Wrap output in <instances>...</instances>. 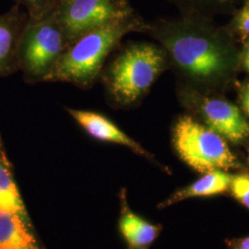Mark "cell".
<instances>
[{
	"mask_svg": "<svg viewBox=\"0 0 249 249\" xmlns=\"http://www.w3.org/2000/svg\"><path fill=\"white\" fill-rule=\"evenodd\" d=\"M245 65L249 71V45H248L246 49V53H245Z\"/></svg>",
	"mask_w": 249,
	"mask_h": 249,
	"instance_id": "cell-19",
	"label": "cell"
},
{
	"mask_svg": "<svg viewBox=\"0 0 249 249\" xmlns=\"http://www.w3.org/2000/svg\"><path fill=\"white\" fill-rule=\"evenodd\" d=\"M69 45L54 8L44 18H28L18 48V71L27 84L45 82Z\"/></svg>",
	"mask_w": 249,
	"mask_h": 249,
	"instance_id": "cell-3",
	"label": "cell"
},
{
	"mask_svg": "<svg viewBox=\"0 0 249 249\" xmlns=\"http://www.w3.org/2000/svg\"><path fill=\"white\" fill-rule=\"evenodd\" d=\"M201 112L207 125L229 142L239 145L249 141V124L239 109L221 99H205Z\"/></svg>",
	"mask_w": 249,
	"mask_h": 249,
	"instance_id": "cell-8",
	"label": "cell"
},
{
	"mask_svg": "<svg viewBox=\"0 0 249 249\" xmlns=\"http://www.w3.org/2000/svg\"><path fill=\"white\" fill-rule=\"evenodd\" d=\"M167 67V53L152 44L119 46L100 75L107 104L126 109L138 103Z\"/></svg>",
	"mask_w": 249,
	"mask_h": 249,
	"instance_id": "cell-2",
	"label": "cell"
},
{
	"mask_svg": "<svg viewBox=\"0 0 249 249\" xmlns=\"http://www.w3.org/2000/svg\"><path fill=\"white\" fill-rule=\"evenodd\" d=\"M147 30L148 23L134 12L89 31L69 45L45 82H66L81 89H91L124 36Z\"/></svg>",
	"mask_w": 249,
	"mask_h": 249,
	"instance_id": "cell-1",
	"label": "cell"
},
{
	"mask_svg": "<svg viewBox=\"0 0 249 249\" xmlns=\"http://www.w3.org/2000/svg\"><path fill=\"white\" fill-rule=\"evenodd\" d=\"M231 178V174L222 170L205 173L201 178L186 187L179 188L162 200L158 204V209H165L189 198L229 195Z\"/></svg>",
	"mask_w": 249,
	"mask_h": 249,
	"instance_id": "cell-11",
	"label": "cell"
},
{
	"mask_svg": "<svg viewBox=\"0 0 249 249\" xmlns=\"http://www.w3.org/2000/svg\"><path fill=\"white\" fill-rule=\"evenodd\" d=\"M176 1H179V2H185V1H189V0H176Z\"/></svg>",
	"mask_w": 249,
	"mask_h": 249,
	"instance_id": "cell-20",
	"label": "cell"
},
{
	"mask_svg": "<svg viewBox=\"0 0 249 249\" xmlns=\"http://www.w3.org/2000/svg\"><path fill=\"white\" fill-rule=\"evenodd\" d=\"M237 27L243 34L249 35V5L241 11L237 18Z\"/></svg>",
	"mask_w": 249,
	"mask_h": 249,
	"instance_id": "cell-17",
	"label": "cell"
},
{
	"mask_svg": "<svg viewBox=\"0 0 249 249\" xmlns=\"http://www.w3.org/2000/svg\"><path fill=\"white\" fill-rule=\"evenodd\" d=\"M28 18L26 11L18 5L0 15V78L18 71V44Z\"/></svg>",
	"mask_w": 249,
	"mask_h": 249,
	"instance_id": "cell-9",
	"label": "cell"
},
{
	"mask_svg": "<svg viewBox=\"0 0 249 249\" xmlns=\"http://www.w3.org/2000/svg\"><path fill=\"white\" fill-rule=\"evenodd\" d=\"M120 217L118 227L127 249H150L160 236V224L151 223L139 214L135 213L128 206L124 189L120 191Z\"/></svg>",
	"mask_w": 249,
	"mask_h": 249,
	"instance_id": "cell-10",
	"label": "cell"
},
{
	"mask_svg": "<svg viewBox=\"0 0 249 249\" xmlns=\"http://www.w3.org/2000/svg\"><path fill=\"white\" fill-rule=\"evenodd\" d=\"M54 11L70 45L91 30L136 12L128 0H62Z\"/></svg>",
	"mask_w": 249,
	"mask_h": 249,
	"instance_id": "cell-6",
	"label": "cell"
},
{
	"mask_svg": "<svg viewBox=\"0 0 249 249\" xmlns=\"http://www.w3.org/2000/svg\"><path fill=\"white\" fill-rule=\"evenodd\" d=\"M242 102L245 107V110L249 115V84L246 86V88L243 90L242 94Z\"/></svg>",
	"mask_w": 249,
	"mask_h": 249,
	"instance_id": "cell-18",
	"label": "cell"
},
{
	"mask_svg": "<svg viewBox=\"0 0 249 249\" xmlns=\"http://www.w3.org/2000/svg\"><path fill=\"white\" fill-rule=\"evenodd\" d=\"M146 33L156 36L173 63L190 77L210 79L225 70L226 58L222 48L206 37L168 22L148 24Z\"/></svg>",
	"mask_w": 249,
	"mask_h": 249,
	"instance_id": "cell-4",
	"label": "cell"
},
{
	"mask_svg": "<svg viewBox=\"0 0 249 249\" xmlns=\"http://www.w3.org/2000/svg\"><path fill=\"white\" fill-rule=\"evenodd\" d=\"M226 249H249V235L227 238L224 240Z\"/></svg>",
	"mask_w": 249,
	"mask_h": 249,
	"instance_id": "cell-16",
	"label": "cell"
},
{
	"mask_svg": "<svg viewBox=\"0 0 249 249\" xmlns=\"http://www.w3.org/2000/svg\"><path fill=\"white\" fill-rule=\"evenodd\" d=\"M15 5L20 6L30 19H40L45 17L55 7L54 0H13Z\"/></svg>",
	"mask_w": 249,
	"mask_h": 249,
	"instance_id": "cell-15",
	"label": "cell"
},
{
	"mask_svg": "<svg viewBox=\"0 0 249 249\" xmlns=\"http://www.w3.org/2000/svg\"><path fill=\"white\" fill-rule=\"evenodd\" d=\"M0 249H41L33 224L0 212Z\"/></svg>",
	"mask_w": 249,
	"mask_h": 249,
	"instance_id": "cell-13",
	"label": "cell"
},
{
	"mask_svg": "<svg viewBox=\"0 0 249 249\" xmlns=\"http://www.w3.org/2000/svg\"><path fill=\"white\" fill-rule=\"evenodd\" d=\"M172 142L179 158L198 173L240 169V161L222 136L190 116L174 125Z\"/></svg>",
	"mask_w": 249,
	"mask_h": 249,
	"instance_id": "cell-5",
	"label": "cell"
},
{
	"mask_svg": "<svg viewBox=\"0 0 249 249\" xmlns=\"http://www.w3.org/2000/svg\"><path fill=\"white\" fill-rule=\"evenodd\" d=\"M60 1H62V0H54V3L56 4V3H58V2H60Z\"/></svg>",
	"mask_w": 249,
	"mask_h": 249,
	"instance_id": "cell-21",
	"label": "cell"
},
{
	"mask_svg": "<svg viewBox=\"0 0 249 249\" xmlns=\"http://www.w3.org/2000/svg\"><path fill=\"white\" fill-rule=\"evenodd\" d=\"M0 139H1V136H0Z\"/></svg>",
	"mask_w": 249,
	"mask_h": 249,
	"instance_id": "cell-22",
	"label": "cell"
},
{
	"mask_svg": "<svg viewBox=\"0 0 249 249\" xmlns=\"http://www.w3.org/2000/svg\"><path fill=\"white\" fill-rule=\"evenodd\" d=\"M68 114L76 121L80 127L92 139L103 142L114 143L128 148L134 153L156 162L152 154L111 120L106 115L95 111L81 110L66 107Z\"/></svg>",
	"mask_w": 249,
	"mask_h": 249,
	"instance_id": "cell-7",
	"label": "cell"
},
{
	"mask_svg": "<svg viewBox=\"0 0 249 249\" xmlns=\"http://www.w3.org/2000/svg\"><path fill=\"white\" fill-rule=\"evenodd\" d=\"M229 195L249 211V174L242 172L232 175Z\"/></svg>",
	"mask_w": 249,
	"mask_h": 249,
	"instance_id": "cell-14",
	"label": "cell"
},
{
	"mask_svg": "<svg viewBox=\"0 0 249 249\" xmlns=\"http://www.w3.org/2000/svg\"><path fill=\"white\" fill-rule=\"evenodd\" d=\"M0 212L14 214L33 224L18 190L12 163L10 162L2 138L0 139Z\"/></svg>",
	"mask_w": 249,
	"mask_h": 249,
	"instance_id": "cell-12",
	"label": "cell"
}]
</instances>
